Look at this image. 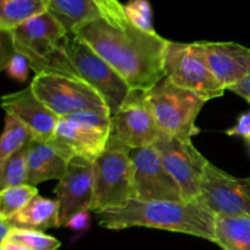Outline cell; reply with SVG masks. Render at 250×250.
Listing matches in <instances>:
<instances>
[{
	"label": "cell",
	"instance_id": "obj_25",
	"mask_svg": "<svg viewBox=\"0 0 250 250\" xmlns=\"http://www.w3.org/2000/svg\"><path fill=\"white\" fill-rule=\"evenodd\" d=\"M2 34V45H1V68L6 71L7 75L19 82H24L28 77L29 63L28 59L23 54L19 53L14 49L11 44L9 33L1 32Z\"/></svg>",
	"mask_w": 250,
	"mask_h": 250
},
{
	"label": "cell",
	"instance_id": "obj_31",
	"mask_svg": "<svg viewBox=\"0 0 250 250\" xmlns=\"http://www.w3.org/2000/svg\"><path fill=\"white\" fill-rule=\"evenodd\" d=\"M0 250H32L28 247L14 241H5L0 244Z\"/></svg>",
	"mask_w": 250,
	"mask_h": 250
},
{
	"label": "cell",
	"instance_id": "obj_11",
	"mask_svg": "<svg viewBox=\"0 0 250 250\" xmlns=\"http://www.w3.org/2000/svg\"><path fill=\"white\" fill-rule=\"evenodd\" d=\"M160 133L146 92L132 89L122 106L111 115L109 141L133 150L154 146Z\"/></svg>",
	"mask_w": 250,
	"mask_h": 250
},
{
	"label": "cell",
	"instance_id": "obj_2",
	"mask_svg": "<svg viewBox=\"0 0 250 250\" xmlns=\"http://www.w3.org/2000/svg\"><path fill=\"white\" fill-rule=\"evenodd\" d=\"M95 215L99 226L107 229L148 227L189 234L214 243L215 215L198 202L131 199L124 207Z\"/></svg>",
	"mask_w": 250,
	"mask_h": 250
},
{
	"label": "cell",
	"instance_id": "obj_24",
	"mask_svg": "<svg viewBox=\"0 0 250 250\" xmlns=\"http://www.w3.org/2000/svg\"><path fill=\"white\" fill-rule=\"evenodd\" d=\"M36 195L38 189L34 186L22 185L0 190V220H9L21 211Z\"/></svg>",
	"mask_w": 250,
	"mask_h": 250
},
{
	"label": "cell",
	"instance_id": "obj_6",
	"mask_svg": "<svg viewBox=\"0 0 250 250\" xmlns=\"http://www.w3.org/2000/svg\"><path fill=\"white\" fill-rule=\"evenodd\" d=\"M111 129V115L95 111L61 117L49 141L70 161L94 163L106 149Z\"/></svg>",
	"mask_w": 250,
	"mask_h": 250
},
{
	"label": "cell",
	"instance_id": "obj_28",
	"mask_svg": "<svg viewBox=\"0 0 250 250\" xmlns=\"http://www.w3.org/2000/svg\"><path fill=\"white\" fill-rule=\"evenodd\" d=\"M229 137H241L250 146V110L243 112L237 120V124L226 131Z\"/></svg>",
	"mask_w": 250,
	"mask_h": 250
},
{
	"label": "cell",
	"instance_id": "obj_29",
	"mask_svg": "<svg viewBox=\"0 0 250 250\" xmlns=\"http://www.w3.org/2000/svg\"><path fill=\"white\" fill-rule=\"evenodd\" d=\"M92 211H82L76 214L75 216L71 217L65 225V227H70V229H75V231H82V229H87L88 224H89V214Z\"/></svg>",
	"mask_w": 250,
	"mask_h": 250
},
{
	"label": "cell",
	"instance_id": "obj_19",
	"mask_svg": "<svg viewBox=\"0 0 250 250\" xmlns=\"http://www.w3.org/2000/svg\"><path fill=\"white\" fill-rule=\"evenodd\" d=\"M5 221L17 229H34L44 232L45 229L59 227L58 202L38 194L21 211Z\"/></svg>",
	"mask_w": 250,
	"mask_h": 250
},
{
	"label": "cell",
	"instance_id": "obj_30",
	"mask_svg": "<svg viewBox=\"0 0 250 250\" xmlns=\"http://www.w3.org/2000/svg\"><path fill=\"white\" fill-rule=\"evenodd\" d=\"M229 90H231V92H233L234 94L243 98L244 100H247V102L250 104V76L249 77H247L246 80L242 81V82H239L238 84L229 88Z\"/></svg>",
	"mask_w": 250,
	"mask_h": 250
},
{
	"label": "cell",
	"instance_id": "obj_21",
	"mask_svg": "<svg viewBox=\"0 0 250 250\" xmlns=\"http://www.w3.org/2000/svg\"><path fill=\"white\" fill-rule=\"evenodd\" d=\"M45 11H49V0H0V31L12 32Z\"/></svg>",
	"mask_w": 250,
	"mask_h": 250
},
{
	"label": "cell",
	"instance_id": "obj_27",
	"mask_svg": "<svg viewBox=\"0 0 250 250\" xmlns=\"http://www.w3.org/2000/svg\"><path fill=\"white\" fill-rule=\"evenodd\" d=\"M6 241L17 242L32 250H58L61 247L60 241H58L55 237L34 229H15Z\"/></svg>",
	"mask_w": 250,
	"mask_h": 250
},
{
	"label": "cell",
	"instance_id": "obj_16",
	"mask_svg": "<svg viewBox=\"0 0 250 250\" xmlns=\"http://www.w3.org/2000/svg\"><path fill=\"white\" fill-rule=\"evenodd\" d=\"M1 106L6 114L12 115L28 127L34 139L39 142L50 141L60 120L34 94L31 85L19 92L5 94Z\"/></svg>",
	"mask_w": 250,
	"mask_h": 250
},
{
	"label": "cell",
	"instance_id": "obj_10",
	"mask_svg": "<svg viewBox=\"0 0 250 250\" xmlns=\"http://www.w3.org/2000/svg\"><path fill=\"white\" fill-rule=\"evenodd\" d=\"M154 146L159 151L173 180L180 187L185 202H197L202 189L208 159L193 146L192 139H178L160 133Z\"/></svg>",
	"mask_w": 250,
	"mask_h": 250
},
{
	"label": "cell",
	"instance_id": "obj_5",
	"mask_svg": "<svg viewBox=\"0 0 250 250\" xmlns=\"http://www.w3.org/2000/svg\"><path fill=\"white\" fill-rule=\"evenodd\" d=\"M71 75L85 81L100 93L110 112L115 114L131 93V87L124 78L95 53L84 41L76 34L68 33L61 42Z\"/></svg>",
	"mask_w": 250,
	"mask_h": 250
},
{
	"label": "cell",
	"instance_id": "obj_4",
	"mask_svg": "<svg viewBox=\"0 0 250 250\" xmlns=\"http://www.w3.org/2000/svg\"><path fill=\"white\" fill-rule=\"evenodd\" d=\"M146 100L161 133L192 139L200 132L195 121L207 100L195 93L165 77L146 92Z\"/></svg>",
	"mask_w": 250,
	"mask_h": 250
},
{
	"label": "cell",
	"instance_id": "obj_15",
	"mask_svg": "<svg viewBox=\"0 0 250 250\" xmlns=\"http://www.w3.org/2000/svg\"><path fill=\"white\" fill-rule=\"evenodd\" d=\"M49 11L68 33L97 20H106L117 26L129 23L120 0H49Z\"/></svg>",
	"mask_w": 250,
	"mask_h": 250
},
{
	"label": "cell",
	"instance_id": "obj_26",
	"mask_svg": "<svg viewBox=\"0 0 250 250\" xmlns=\"http://www.w3.org/2000/svg\"><path fill=\"white\" fill-rule=\"evenodd\" d=\"M125 6V14L132 26L146 33H156L153 23V9L149 0H128Z\"/></svg>",
	"mask_w": 250,
	"mask_h": 250
},
{
	"label": "cell",
	"instance_id": "obj_1",
	"mask_svg": "<svg viewBox=\"0 0 250 250\" xmlns=\"http://www.w3.org/2000/svg\"><path fill=\"white\" fill-rule=\"evenodd\" d=\"M99 54L133 90L149 89L165 78L168 41L132 26H117L106 20L80 27L75 33Z\"/></svg>",
	"mask_w": 250,
	"mask_h": 250
},
{
	"label": "cell",
	"instance_id": "obj_8",
	"mask_svg": "<svg viewBox=\"0 0 250 250\" xmlns=\"http://www.w3.org/2000/svg\"><path fill=\"white\" fill-rule=\"evenodd\" d=\"M29 85L59 119L85 111L111 115L100 93L78 77L61 73H38Z\"/></svg>",
	"mask_w": 250,
	"mask_h": 250
},
{
	"label": "cell",
	"instance_id": "obj_9",
	"mask_svg": "<svg viewBox=\"0 0 250 250\" xmlns=\"http://www.w3.org/2000/svg\"><path fill=\"white\" fill-rule=\"evenodd\" d=\"M165 77L207 102L222 97L226 90L208 65L203 42L177 43L168 41L165 54Z\"/></svg>",
	"mask_w": 250,
	"mask_h": 250
},
{
	"label": "cell",
	"instance_id": "obj_22",
	"mask_svg": "<svg viewBox=\"0 0 250 250\" xmlns=\"http://www.w3.org/2000/svg\"><path fill=\"white\" fill-rule=\"evenodd\" d=\"M36 139L28 127L24 126L15 116L6 114L4 131H2L1 141H0V163Z\"/></svg>",
	"mask_w": 250,
	"mask_h": 250
},
{
	"label": "cell",
	"instance_id": "obj_13",
	"mask_svg": "<svg viewBox=\"0 0 250 250\" xmlns=\"http://www.w3.org/2000/svg\"><path fill=\"white\" fill-rule=\"evenodd\" d=\"M133 164L132 199L154 202H185L180 187L168 173L154 146L131 150Z\"/></svg>",
	"mask_w": 250,
	"mask_h": 250
},
{
	"label": "cell",
	"instance_id": "obj_12",
	"mask_svg": "<svg viewBox=\"0 0 250 250\" xmlns=\"http://www.w3.org/2000/svg\"><path fill=\"white\" fill-rule=\"evenodd\" d=\"M197 202L215 216H250V178L234 177L209 161Z\"/></svg>",
	"mask_w": 250,
	"mask_h": 250
},
{
	"label": "cell",
	"instance_id": "obj_7",
	"mask_svg": "<svg viewBox=\"0 0 250 250\" xmlns=\"http://www.w3.org/2000/svg\"><path fill=\"white\" fill-rule=\"evenodd\" d=\"M131 149L110 142L104 153L92 164L94 214L126 205L133 197V164Z\"/></svg>",
	"mask_w": 250,
	"mask_h": 250
},
{
	"label": "cell",
	"instance_id": "obj_14",
	"mask_svg": "<svg viewBox=\"0 0 250 250\" xmlns=\"http://www.w3.org/2000/svg\"><path fill=\"white\" fill-rule=\"evenodd\" d=\"M54 192L59 205V227L65 226L78 212L90 211L94 198L92 163L80 159L71 161Z\"/></svg>",
	"mask_w": 250,
	"mask_h": 250
},
{
	"label": "cell",
	"instance_id": "obj_3",
	"mask_svg": "<svg viewBox=\"0 0 250 250\" xmlns=\"http://www.w3.org/2000/svg\"><path fill=\"white\" fill-rule=\"evenodd\" d=\"M67 34L65 26L50 11L43 12L9 32L14 49L28 59L36 75L71 76L70 66L61 49V42Z\"/></svg>",
	"mask_w": 250,
	"mask_h": 250
},
{
	"label": "cell",
	"instance_id": "obj_23",
	"mask_svg": "<svg viewBox=\"0 0 250 250\" xmlns=\"http://www.w3.org/2000/svg\"><path fill=\"white\" fill-rule=\"evenodd\" d=\"M31 144L32 142L0 163V190L26 185L27 158Z\"/></svg>",
	"mask_w": 250,
	"mask_h": 250
},
{
	"label": "cell",
	"instance_id": "obj_17",
	"mask_svg": "<svg viewBox=\"0 0 250 250\" xmlns=\"http://www.w3.org/2000/svg\"><path fill=\"white\" fill-rule=\"evenodd\" d=\"M212 75L229 89L250 76V48L234 42H203Z\"/></svg>",
	"mask_w": 250,
	"mask_h": 250
},
{
	"label": "cell",
	"instance_id": "obj_20",
	"mask_svg": "<svg viewBox=\"0 0 250 250\" xmlns=\"http://www.w3.org/2000/svg\"><path fill=\"white\" fill-rule=\"evenodd\" d=\"M214 243L222 250H250V216L216 215Z\"/></svg>",
	"mask_w": 250,
	"mask_h": 250
},
{
	"label": "cell",
	"instance_id": "obj_18",
	"mask_svg": "<svg viewBox=\"0 0 250 250\" xmlns=\"http://www.w3.org/2000/svg\"><path fill=\"white\" fill-rule=\"evenodd\" d=\"M71 161L49 142L33 141L27 158L26 185L34 186L49 180H61Z\"/></svg>",
	"mask_w": 250,
	"mask_h": 250
},
{
	"label": "cell",
	"instance_id": "obj_32",
	"mask_svg": "<svg viewBox=\"0 0 250 250\" xmlns=\"http://www.w3.org/2000/svg\"><path fill=\"white\" fill-rule=\"evenodd\" d=\"M14 227L5 220H0V236H1V242L6 241L11 232L14 231Z\"/></svg>",
	"mask_w": 250,
	"mask_h": 250
}]
</instances>
